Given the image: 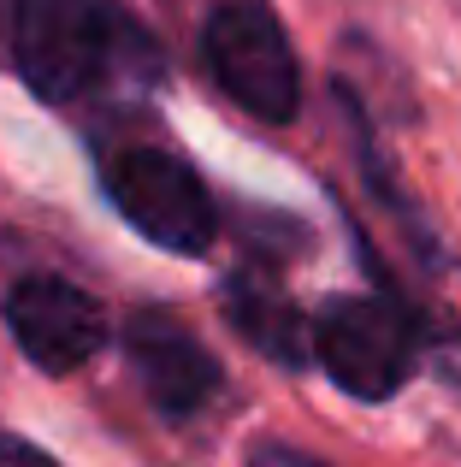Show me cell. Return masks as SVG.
Returning <instances> with one entry per match:
<instances>
[{"label": "cell", "instance_id": "cell-8", "mask_svg": "<svg viewBox=\"0 0 461 467\" xmlns=\"http://www.w3.org/2000/svg\"><path fill=\"white\" fill-rule=\"evenodd\" d=\"M0 467H59L47 450H36L30 438H18V432H0Z\"/></svg>", "mask_w": 461, "mask_h": 467}, {"label": "cell", "instance_id": "cell-3", "mask_svg": "<svg viewBox=\"0 0 461 467\" xmlns=\"http://www.w3.org/2000/svg\"><path fill=\"white\" fill-rule=\"evenodd\" d=\"M113 12L101 0H12V59L42 101L83 95L113 59Z\"/></svg>", "mask_w": 461, "mask_h": 467}, {"label": "cell", "instance_id": "cell-9", "mask_svg": "<svg viewBox=\"0 0 461 467\" xmlns=\"http://www.w3.org/2000/svg\"><path fill=\"white\" fill-rule=\"evenodd\" d=\"M249 467H325V462L302 456V450H284V444H261V450L249 456Z\"/></svg>", "mask_w": 461, "mask_h": 467}, {"label": "cell", "instance_id": "cell-6", "mask_svg": "<svg viewBox=\"0 0 461 467\" xmlns=\"http://www.w3.org/2000/svg\"><path fill=\"white\" fill-rule=\"evenodd\" d=\"M125 361L142 379V397L160 414L184 420V414L208 409L220 397V361L208 355V343L190 326H178L172 314H137L125 326Z\"/></svg>", "mask_w": 461, "mask_h": 467}, {"label": "cell", "instance_id": "cell-5", "mask_svg": "<svg viewBox=\"0 0 461 467\" xmlns=\"http://www.w3.org/2000/svg\"><path fill=\"white\" fill-rule=\"evenodd\" d=\"M6 326L18 337L24 361H36L42 373H77L107 343L101 302L89 290H77L71 278H54V273L18 278L6 290Z\"/></svg>", "mask_w": 461, "mask_h": 467}, {"label": "cell", "instance_id": "cell-10", "mask_svg": "<svg viewBox=\"0 0 461 467\" xmlns=\"http://www.w3.org/2000/svg\"><path fill=\"white\" fill-rule=\"evenodd\" d=\"M6 42H12V0H0V54H6Z\"/></svg>", "mask_w": 461, "mask_h": 467}, {"label": "cell", "instance_id": "cell-1", "mask_svg": "<svg viewBox=\"0 0 461 467\" xmlns=\"http://www.w3.org/2000/svg\"><path fill=\"white\" fill-rule=\"evenodd\" d=\"M101 190L166 254H208L213 237H220V213H213L208 183L172 149H154V142L101 149Z\"/></svg>", "mask_w": 461, "mask_h": 467}, {"label": "cell", "instance_id": "cell-2", "mask_svg": "<svg viewBox=\"0 0 461 467\" xmlns=\"http://www.w3.org/2000/svg\"><path fill=\"white\" fill-rule=\"evenodd\" d=\"M201 54H208L213 83L242 107V113L266 119V125H290L302 107V71L290 54V36L261 0H225L213 6L208 30H201Z\"/></svg>", "mask_w": 461, "mask_h": 467}, {"label": "cell", "instance_id": "cell-7", "mask_svg": "<svg viewBox=\"0 0 461 467\" xmlns=\"http://www.w3.org/2000/svg\"><path fill=\"white\" fill-rule=\"evenodd\" d=\"M225 319L261 355H272V361H284V367H302L313 355V337H308V326H302L296 302H290L278 285L254 278V273H237L225 285Z\"/></svg>", "mask_w": 461, "mask_h": 467}, {"label": "cell", "instance_id": "cell-4", "mask_svg": "<svg viewBox=\"0 0 461 467\" xmlns=\"http://www.w3.org/2000/svg\"><path fill=\"white\" fill-rule=\"evenodd\" d=\"M313 361L332 373L337 390L361 402H384L415 373V326L396 302L379 296H337L313 319Z\"/></svg>", "mask_w": 461, "mask_h": 467}]
</instances>
